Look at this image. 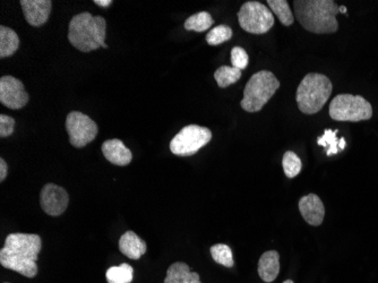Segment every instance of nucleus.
<instances>
[{
    "mask_svg": "<svg viewBox=\"0 0 378 283\" xmlns=\"http://www.w3.org/2000/svg\"><path fill=\"white\" fill-rule=\"evenodd\" d=\"M42 249V240L35 234H11L0 251V264L18 272L24 277L33 279L38 275L37 260Z\"/></svg>",
    "mask_w": 378,
    "mask_h": 283,
    "instance_id": "f257e3e1",
    "label": "nucleus"
},
{
    "mask_svg": "<svg viewBox=\"0 0 378 283\" xmlns=\"http://www.w3.org/2000/svg\"><path fill=\"white\" fill-rule=\"evenodd\" d=\"M296 16L303 29L315 34H331L338 31L339 6L333 0H296Z\"/></svg>",
    "mask_w": 378,
    "mask_h": 283,
    "instance_id": "f03ea898",
    "label": "nucleus"
},
{
    "mask_svg": "<svg viewBox=\"0 0 378 283\" xmlns=\"http://www.w3.org/2000/svg\"><path fill=\"white\" fill-rule=\"evenodd\" d=\"M107 22L102 16H93L91 13L75 15L70 22L68 40L82 52H90L99 48L108 49L104 44Z\"/></svg>",
    "mask_w": 378,
    "mask_h": 283,
    "instance_id": "7ed1b4c3",
    "label": "nucleus"
},
{
    "mask_svg": "<svg viewBox=\"0 0 378 283\" xmlns=\"http://www.w3.org/2000/svg\"><path fill=\"white\" fill-rule=\"evenodd\" d=\"M332 82L327 76L310 73L303 78L298 87L296 101L305 115L320 113L332 94Z\"/></svg>",
    "mask_w": 378,
    "mask_h": 283,
    "instance_id": "20e7f679",
    "label": "nucleus"
},
{
    "mask_svg": "<svg viewBox=\"0 0 378 283\" xmlns=\"http://www.w3.org/2000/svg\"><path fill=\"white\" fill-rule=\"evenodd\" d=\"M280 87V82L269 70H260L249 78L244 90V98L240 106L247 113H257L263 109L270 99Z\"/></svg>",
    "mask_w": 378,
    "mask_h": 283,
    "instance_id": "39448f33",
    "label": "nucleus"
},
{
    "mask_svg": "<svg viewBox=\"0 0 378 283\" xmlns=\"http://www.w3.org/2000/svg\"><path fill=\"white\" fill-rule=\"evenodd\" d=\"M329 116L336 122H363L372 117V104L353 94H339L329 103Z\"/></svg>",
    "mask_w": 378,
    "mask_h": 283,
    "instance_id": "423d86ee",
    "label": "nucleus"
},
{
    "mask_svg": "<svg viewBox=\"0 0 378 283\" xmlns=\"http://www.w3.org/2000/svg\"><path fill=\"white\" fill-rule=\"evenodd\" d=\"M239 25L251 34H264L275 25V16L264 4L247 1L238 12Z\"/></svg>",
    "mask_w": 378,
    "mask_h": 283,
    "instance_id": "0eeeda50",
    "label": "nucleus"
},
{
    "mask_svg": "<svg viewBox=\"0 0 378 283\" xmlns=\"http://www.w3.org/2000/svg\"><path fill=\"white\" fill-rule=\"evenodd\" d=\"M212 132L199 125H188L170 142V151L179 156H191L210 143Z\"/></svg>",
    "mask_w": 378,
    "mask_h": 283,
    "instance_id": "6e6552de",
    "label": "nucleus"
},
{
    "mask_svg": "<svg viewBox=\"0 0 378 283\" xmlns=\"http://www.w3.org/2000/svg\"><path fill=\"white\" fill-rule=\"evenodd\" d=\"M66 130L70 136V143L77 149L84 148L96 139L98 135V125L90 117L72 111L66 119Z\"/></svg>",
    "mask_w": 378,
    "mask_h": 283,
    "instance_id": "1a4fd4ad",
    "label": "nucleus"
},
{
    "mask_svg": "<svg viewBox=\"0 0 378 283\" xmlns=\"http://www.w3.org/2000/svg\"><path fill=\"white\" fill-rule=\"evenodd\" d=\"M29 94L18 78L3 76L0 78V102L8 109L18 110L29 102Z\"/></svg>",
    "mask_w": 378,
    "mask_h": 283,
    "instance_id": "9d476101",
    "label": "nucleus"
},
{
    "mask_svg": "<svg viewBox=\"0 0 378 283\" xmlns=\"http://www.w3.org/2000/svg\"><path fill=\"white\" fill-rule=\"evenodd\" d=\"M70 203V195L65 188L55 184H46L40 194L41 208L48 215L58 217L67 210Z\"/></svg>",
    "mask_w": 378,
    "mask_h": 283,
    "instance_id": "9b49d317",
    "label": "nucleus"
},
{
    "mask_svg": "<svg viewBox=\"0 0 378 283\" xmlns=\"http://www.w3.org/2000/svg\"><path fill=\"white\" fill-rule=\"evenodd\" d=\"M20 6L23 9L24 18L30 25H44L49 20L52 9L50 0H20Z\"/></svg>",
    "mask_w": 378,
    "mask_h": 283,
    "instance_id": "f8f14e48",
    "label": "nucleus"
},
{
    "mask_svg": "<svg viewBox=\"0 0 378 283\" xmlns=\"http://www.w3.org/2000/svg\"><path fill=\"white\" fill-rule=\"evenodd\" d=\"M299 211L308 225L318 227L323 223L325 208L324 203L316 194H308L306 196L301 197L299 201Z\"/></svg>",
    "mask_w": 378,
    "mask_h": 283,
    "instance_id": "ddd939ff",
    "label": "nucleus"
},
{
    "mask_svg": "<svg viewBox=\"0 0 378 283\" xmlns=\"http://www.w3.org/2000/svg\"><path fill=\"white\" fill-rule=\"evenodd\" d=\"M102 153L108 161L113 165L125 167L130 165L133 159V154L130 149L120 139H113L104 142L102 144Z\"/></svg>",
    "mask_w": 378,
    "mask_h": 283,
    "instance_id": "4468645a",
    "label": "nucleus"
},
{
    "mask_svg": "<svg viewBox=\"0 0 378 283\" xmlns=\"http://www.w3.org/2000/svg\"><path fill=\"white\" fill-rule=\"evenodd\" d=\"M257 271L264 282H273L280 272V255L279 253L277 251H265L258 260Z\"/></svg>",
    "mask_w": 378,
    "mask_h": 283,
    "instance_id": "2eb2a0df",
    "label": "nucleus"
},
{
    "mask_svg": "<svg viewBox=\"0 0 378 283\" xmlns=\"http://www.w3.org/2000/svg\"><path fill=\"white\" fill-rule=\"evenodd\" d=\"M146 243L134 232H125L119 239V249L130 260H139L146 253Z\"/></svg>",
    "mask_w": 378,
    "mask_h": 283,
    "instance_id": "dca6fc26",
    "label": "nucleus"
},
{
    "mask_svg": "<svg viewBox=\"0 0 378 283\" xmlns=\"http://www.w3.org/2000/svg\"><path fill=\"white\" fill-rule=\"evenodd\" d=\"M165 283H202L196 272H191L184 262H177L168 269Z\"/></svg>",
    "mask_w": 378,
    "mask_h": 283,
    "instance_id": "f3484780",
    "label": "nucleus"
},
{
    "mask_svg": "<svg viewBox=\"0 0 378 283\" xmlns=\"http://www.w3.org/2000/svg\"><path fill=\"white\" fill-rule=\"evenodd\" d=\"M20 46V39L15 31L0 26V58H7L14 55Z\"/></svg>",
    "mask_w": 378,
    "mask_h": 283,
    "instance_id": "a211bd4d",
    "label": "nucleus"
},
{
    "mask_svg": "<svg viewBox=\"0 0 378 283\" xmlns=\"http://www.w3.org/2000/svg\"><path fill=\"white\" fill-rule=\"evenodd\" d=\"M213 25V18L208 12H199L191 15L185 22V29L187 31H195V32H204L208 31Z\"/></svg>",
    "mask_w": 378,
    "mask_h": 283,
    "instance_id": "6ab92c4d",
    "label": "nucleus"
},
{
    "mask_svg": "<svg viewBox=\"0 0 378 283\" xmlns=\"http://www.w3.org/2000/svg\"><path fill=\"white\" fill-rule=\"evenodd\" d=\"M108 283H130L134 279L133 266L130 264H122L113 266L106 273Z\"/></svg>",
    "mask_w": 378,
    "mask_h": 283,
    "instance_id": "aec40b11",
    "label": "nucleus"
},
{
    "mask_svg": "<svg viewBox=\"0 0 378 283\" xmlns=\"http://www.w3.org/2000/svg\"><path fill=\"white\" fill-rule=\"evenodd\" d=\"M241 77V70L236 67L222 66L214 73V78L218 85L221 89L230 87L232 84L237 83Z\"/></svg>",
    "mask_w": 378,
    "mask_h": 283,
    "instance_id": "412c9836",
    "label": "nucleus"
},
{
    "mask_svg": "<svg viewBox=\"0 0 378 283\" xmlns=\"http://www.w3.org/2000/svg\"><path fill=\"white\" fill-rule=\"evenodd\" d=\"M267 4H269L272 12L277 15L283 25L290 26L294 24L295 18H294L291 9L289 7L288 1L286 0H269Z\"/></svg>",
    "mask_w": 378,
    "mask_h": 283,
    "instance_id": "4be33fe9",
    "label": "nucleus"
},
{
    "mask_svg": "<svg viewBox=\"0 0 378 283\" xmlns=\"http://www.w3.org/2000/svg\"><path fill=\"white\" fill-rule=\"evenodd\" d=\"M210 251H211V256L214 262H217L220 265L225 266V268L234 266V255H232V251L228 245L217 244V245L212 246Z\"/></svg>",
    "mask_w": 378,
    "mask_h": 283,
    "instance_id": "5701e85b",
    "label": "nucleus"
},
{
    "mask_svg": "<svg viewBox=\"0 0 378 283\" xmlns=\"http://www.w3.org/2000/svg\"><path fill=\"white\" fill-rule=\"evenodd\" d=\"M282 167L283 171L288 178H295L301 174L303 163H301V158L295 152L286 151L283 156Z\"/></svg>",
    "mask_w": 378,
    "mask_h": 283,
    "instance_id": "b1692460",
    "label": "nucleus"
},
{
    "mask_svg": "<svg viewBox=\"0 0 378 283\" xmlns=\"http://www.w3.org/2000/svg\"><path fill=\"white\" fill-rule=\"evenodd\" d=\"M338 130H327L324 132V135L317 139V144L327 148V156L338 154L341 151V139H336Z\"/></svg>",
    "mask_w": 378,
    "mask_h": 283,
    "instance_id": "393cba45",
    "label": "nucleus"
},
{
    "mask_svg": "<svg viewBox=\"0 0 378 283\" xmlns=\"http://www.w3.org/2000/svg\"><path fill=\"white\" fill-rule=\"evenodd\" d=\"M232 38V30L228 25H218L206 35V42L210 46H219Z\"/></svg>",
    "mask_w": 378,
    "mask_h": 283,
    "instance_id": "a878e982",
    "label": "nucleus"
},
{
    "mask_svg": "<svg viewBox=\"0 0 378 283\" xmlns=\"http://www.w3.org/2000/svg\"><path fill=\"white\" fill-rule=\"evenodd\" d=\"M231 63H232V67H236L240 70H245L246 67L248 66L249 63L247 52L240 46H234L231 50Z\"/></svg>",
    "mask_w": 378,
    "mask_h": 283,
    "instance_id": "bb28decb",
    "label": "nucleus"
},
{
    "mask_svg": "<svg viewBox=\"0 0 378 283\" xmlns=\"http://www.w3.org/2000/svg\"><path fill=\"white\" fill-rule=\"evenodd\" d=\"M15 119L6 115H0V137H8L14 133Z\"/></svg>",
    "mask_w": 378,
    "mask_h": 283,
    "instance_id": "cd10ccee",
    "label": "nucleus"
},
{
    "mask_svg": "<svg viewBox=\"0 0 378 283\" xmlns=\"http://www.w3.org/2000/svg\"><path fill=\"white\" fill-rule=\"evenodd\" d=\"M7 174H8V165L6 161L1 158L0 159V182H3L6 180Z\"/></svg>",
    "mask_w": 378,
    "mask_h": 283,
    "instance_id": "c85d7f7f",
    "label": "nucleus"
},
{
    "mask_svg": "<svg viewBox=\"0 0 378 283\" xmlns=\"http://www.w3.org/2000/svg\"><path fill=\"white\" fill-rule=\"evenodd\" d=\"M94 3L100 7H109L113 4V1L111 0H96Z\"/></svg>",
    "mask_w": 378,
    "mask_h": 283,
    "instance_id": "c756f323",
    "label": "nucleus"
},
{
    "mask_svg": "<svg viewBox=\"0 0 378 283\" xmlns=\"http://www.w3.org/2000/svg\"><path fill=\"white\" fill-rule=\"evenodd\" d=\"M339 13H344V14H346V6L339 7Z\"/></svg>",
    "mask_w": 378,
    "mask_h": 283,
    "instance_id": "7c9ffc66",
    "label": "nucleus"
},
{
    "mask_svg": "<svg viewBox=\"0 0 378 283\" xmlns=\"http://www.w3.org/2000/svg\"><path fill=\"white\" fill-rule=\"evenodd\" d=\"M283 283H295V282H294V281H292V280H286Z\"/></svg>",
    "mask_w": 378,
    "mask_h": 283,
    "instance_id": "2f4dec72",
    "label": "nucleus"
}]
</instances>
